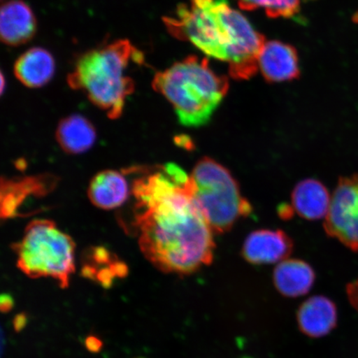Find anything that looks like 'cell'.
<instances>
[{
	"mask_svg": "<svg viewBox=\"0 0 358 358\" xmlns=\"http://www.w3.org/2000/svg\"><path fill=\"white\" fill-rule=\"evenodd\" d=\"M134 226L144 256L159 271L187 275L213 259V232L194 199V182L168 164L134 182Z\"/></svg>",
	"mask_w": 358,
	"mask_h": 358,
	"instance_id": "1",
	"label": "cell"
},
{
	"mask_svg": "<svg viewBox=\"0 0 358 358\" xmlns=\"http://www.w3.org/2000/svg\"><path fill=\"white\" fill-rule=\"evenodd\" d=\"M169 34L194 45L206 55L227 62L236 80L257 73L265 37L227 0H190L173 16L164 17Z\"/></svg>",
	"mask_w": 358,
	"mask_h": 358,
	"instance_id": "2",
	"label": "cell"
},
{
	"mask_svg": "<svg viewBox=\"0 0 358 358\" xmlns=\"http://www.w3.org/2000/svg\"><path fill=\"white\" fill-rule=\"evenodd\" d=\"M145 58L127 39L92 49L79 57L67 77L69 87L86 94L109 118L118 119L125 101L134 91V80L127 75L131 62L142 64Z\"/></svg>",
	"mask_w": 358,
	"mask_h": 358,
	"instance_id": "3",
	"label": "cell"
},
{
	"mask_svg": "<svg viewBox=\"0 0 358 358\" xmlns=\"http://www.w3.org/2000/svg\"><path fill=\"white\" fill-rule=\"evenodd\" d=\"M155 92L171 103L179 122L187 127L207 124L225 98L229 82L207 59L190 56L155 76Z\"/></svg>",
	"mask_w": 358,
	"mask_h": 358,
	"instance_id": "4",
	"label": "cell"
},
{
	"mask_svg": "<svg viewBox=\"0 0 358 358\" xmlns=\"http://www.w3.org/2000/svg\"><path fill=\"white\" fill-rule=\"evenodd\" d=\"M17 266L30 278L50 277L66 289L75 271V244L49 220H34L26 227L20 243L13 245Z\"/></svg>",
	"mask_w": 358,
	"mask_h": 358,
	"instance_id": "5",
	"label": "cell"
},
{
	"mask_svg": "<svg viewBox=\"0 0 358 358\" xmlns=\"http://www.w3.org/2000/svg\"><path fill=\"white\" fill-rule=\"evenodd\" d=\"M194 199L213 234L231 229L241 217L252 212L229 170L208 157L201 159L191 174Z\"/></svg>",
	"mask_w": 358,
	"mask_h": 358,
	"instance_id": "6",
	"label": "cell"
},
{
	"mask_svg": "<svg viewBox=\"0 0 358 358\" xmlns=\"http://www.w3.org/2000/svg\"><path fill=\"white\" fill-rule=\"evenodd\" d=\"M326 234L358 252V174L339 178L325 217Z\"/></svg>",
	"mask_w": 358,
	"mask_h": 358,
	"instance_id": "7",
	"label": "cell"
},
{
	"mask_svg": "<svg viewBox=\"0 0 358 358\" xmlns=\"http://www.w3.org/2000/svg\"><path fill=\"white\" fill-rule=\"evenodd\" d=\"M293 241L281 230H258L252 232L245 241L244 258L253 265L281 262L293 250Z\"/></svg>",
	"mask_w": 358,
	"mask_h": 358,
	"instance_id": "8",
	"label": "cell"
},
{
	"mask_svg": "<svg viewBox=\"0 0 358 358\" xmlns=\"http://www.w3.org/2000/svg\"><path fill=\"white\" fill-rule=\"evenodd\" d=\"M258 64L264 78L271 83L288 82L301 74L297 51L275 40L264 44Z\"/></svg>",
	"mask_w": 358,
	"mask_h": 358,
	"instance_id": "9",
	"label": "cell"
},
{
	"mask_svg": "<svg viewBox=\"0 0 358 358\" xmlns=\"http://www.w3.org/2000/svg\"><path fill=\"white\" fill-rule=\"evenodd\" d=\"M37 30V21L31 8L22 0L3 4L0 12V35L8 46L17 47L30 41Z\"/></svg>",
	"mask_w": 358,
	"mask_h": 358,
	"instance_id": "10",
	"label": "cell"
},
{
	"mask_svg": "<svg viewBox=\"0 0 358 358\" xmlns=\"http://www.w3.org/2000/svg\"><path fill=\"white\" fill-rule=\"evenodd\" d=\"M52 176H38L22 178L20 180L2 179V217H13L20 215V208L31 196H43L55 185Z\"/></svg>",
	"mask_w": 358,
	"mask_h": 358,
	"instance_id": "11",
	"label": "cell"
},
{
	"mask_svg": "<svg viewBox=\"0 0 358 358\" xmlns=\"http://www.w3.org/2000/svg\"><path fill=\"white\" fill-rule=\"evenodd\" d=\"M297 319L299 329L304 334L310 338L324 337L337 324V308L328 298L312 297L299 308Z\"/></svg>",
	"mask_w": 358,
	"mask_h": 358,
	"instance_id": "12",
	"label": "cell"
},
{
	"mask_svg": "<svg viewBox=\"0 0 358 358\" xmlns=\"http://www.w3.org/2000/svg\"><path fill=\"white\" fill-rule=\"evenodd\" d=\"M56 64L50 52L43 48H34L22 55L15 64V77L25 87H43L55 74Z\"/></svg>",
	"mask_w": 358,
	"mask_h": 358,
	"instance_id": "13",
	"label": "cell"
},
{
	"mask_svg": "<svg viewBox=\"0 0 358 358\" xmlns=\"http://www.w3.org/2000/svg\"><path fill=\"white\" fill-rule=\"evenodd\" d=\"M329 192L316 179L299 182L292 192V208L299 216L308 220L326 217L331 203Z\"/></svg>",
	"mask_w": 358,
	"mask_h": 358,
	"instance_id": "14",
	"label": "cell"
},
{
	"mask_svg": "<svg viewBox=\"0 0 358 358\" xmlns=\"http://www.w3.org/2000/svg\"><path fill=\"white\" fill-rule=\"evenodd\" d=\"M129 194L127 178L122 173L106 170L93 178L88 196L92 203L102 209H114L122 206Z\"/></svg>",
	"mask_w": 358,
	"mask_h": 358,
	"instance_id": "15",
	"label": "cell"
},
{
	"mask_svg": "<svg viewBox=\"0 0 358 358\" xmlns=\"http://www.w3.org/2000/svg\"><path fill=\"white\" fill-rule=\"evenodd\" d=\"M273 278L280 294L295 298L310 290L315 283V274L312 267L301 259H285L275 268Z\"/></svg>",
	"mask_w": 358,
	"mask_h": 358,
	"instance_id": "16",
	"label": "cell"
},
{
	"mask_svg": "<svg viewBox=\"0 0 358 358\" xmlns=\"http://www.w3.org/2000/svg\"><path fill=\"white\" fill-rule=\"evenodd\" d=\"M56 138L66 153L79 155L94 145L96 131L94 125L82 115L75 114L62 119L58 124Z\"/></svg>",
	"mask_w": 358,
	"mask_h": 358,
	"instance_id": "17",
	"label": "cell"
},
{
	"mask_svg": "<svg viewBox=\"0 0 358 358\" xmlns=\"http://www.w3.org/2000/svg\"><path fill=\"white\" fill-rule=\"evenodd\" d=\"M241 10L252 11L262 8L271 19L291 17L299 11L301 0H236Z\"/></svg>",
	"mask_w": 358,
	"mask_h": 358,
	"instance_id": "18",
	"label": "cell"
},
{
	"mask_svg": "<svg viewBox=\"0 0 358 358\" xmlns=\"http://www.w3.org/2000/svg\"><path fill=\"white\" fill-rule=\"evenodd\" d=\"M347 294L349 301L358 312V279L348 285Z\"/></svg>",
	"mask_w": 358,
	"mask_h": 358,
	"instance_id": "19",
	"label": "cell"
},
{
	"mask_svg": "<svg viewBox=\"0 0 358 358\" xmlns=\"http://www.w3.org/2000/svg\"><path fill=\"white\" fill-rule=\"evenodd\" d=\"M87 350L92 352H98L101 350L103 343L96 336H88L85 341Z\"/></svg>",
	"mask_w": 358,
	"mask_h": 358,
	"instance_id": "20",
	"label": "cell"
},
{
	"mask_svg": "<svg viewBox=\"0 0 358 358\" xmlns=\"http://www.w3.org/2000/svg\"><path fill=\"white\" fill-rule=\"evenodd\" d=\"M13 299L10 294H3L0 298V308L3 313H8L12 310L13 308Z\"/></svg>",
	"mask_w": 358,
	"mask_h": 358,
	"instance_id": "21",
	"label": "cell"
},
{
	"mask_svg": "<svg viewBox=\"0 0 358 358\" xmlns=\"http://www.w3.org/2000/svg\"><path fill=\"white\" fill-rule=\"evenodd\" d=\"M27 315L25 313H22L20 315H16L15 320H13V327L16 332H20L27 325Z\"/></svg>",
	"mask_w": 358,
	"mask_h": 358,
	"instance_id": "22",
	"label": "cell"
},
{
	"mask_svg": "<svg viewBox=\"0 0 358 358\" xmlns=\"http://www.w3.org/2000/svg\"><path fill=\"white\" fill-rule=\"evenodd\" d=\"M1 82H2L1 92L3 93V89H4V78H3V76H2Z\"/></svg>",
	"mask_w": 358,
	"mask_h": 358,
	"instance_id": "23",
	"label": "cell"
},
{
	"mask_svg": "<svg viewBox=\"0 0 358 358\" xmlns=\"http://www.w3.org/2000/svg\"><path fill=\"white\" fill-rule=\"evenodd\" d=\"M137 358H145V357H137Z\"/></svg>",
	"mask_w": 358,
	"mask_h": 358,
	"instance_id": "24",
	"label": "cell"
}]
</instances>
